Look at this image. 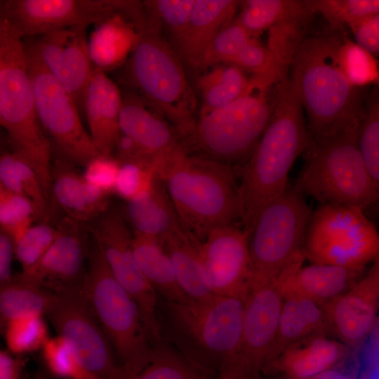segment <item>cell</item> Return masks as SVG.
I'll return each mask as SVG.
<instances>
[{
	"label": "cell",
	"mask_w": 379,
	"mask_h": 379,
	"mask_svg": "<svg viewBox=\"0 0 379 379\" xmlns=\"http://www.w3.org/2000/svg\"><path fill=\"white\" fill-rule=\"evenodd\" d=\"M310 143L300 98L287 77L277 84L273 114L254 151L245 164L234 168L240 225L247 237L261 211L286 190L290 169Z\"/></svg>",
	"instance_id": "6da1fadb"
},
{
	"label": "cell",
	"mask_w": 379,
	"mask_h": 379,
	"mask_svg": "<svg viewBox=\"0 0 379 379\" xmlns=\"http://www.w3.org/2000/svg\"><path fill=\"white\" fill-rule=\"evenodd\" d=\"M343 31L329 28L306 36L291 64L290 79L306 111L312 141L357 130L363 114L359 88L351 84L338 61Z\"/></svg>",
	"instance_id": "7a4b0ae2"
},
{
	"label": "cell",
	"mask_w": 379,
	"mask_h": 379,
	"mask_svg": "<svg viewBox=\"0 0 379 379\" xmlns=\"http://www.w3.org/2000/svg\"><path fill=\"white\" fill-rule=\"evenodd\" d=\"M160 178L182 227L199 241L214 230L240 225L239 181L234 167L185 153Z\"/></svg>",
	"instance_id": "3957f363"
},
{
	"label": "cell",
	"mask_w": 379,
	"mask_h": 379,
	"mask_svg": "<svg viewBox=\"0 0 379 379\" xmlns=\"http://www.w3.org/2000/svg\"><path fill=\"white\" fill-rule=\"evenodd\" d=\"M127 82L171 126L182 144L193 133L197 101L182 62L159 32L142 30L127 60Z\"/></svg>",
	"instance_id": "277c9868"
},
{
	"label": "cell",
	"mask_w": 379,
	"mask_h": 379,
	"mask_svg": "<svg viewBox=\"0 0 379 379\" xmlns=\"http://www.w3.org/2000/svg\"><path fill=\"white\" fill-rule=\"evenodd\" d=\"M91 237L80 291L110 343L125 379H129L150 362L154 346L136 302L114 278Z\"/></svg>",
	"instance_id": "5b68a950"
},
{
	"label": "cell",
	"mask_w": 379,
	"mask_h": 379,
	"mask_svg": "<svg viewBox=\"0 0 379 379\" xmlns=\"http://www.w3.org/2000/svg\"><path fill=\"white\" fill-rule=\"evenodd\" d=\"M0 119L12 152L35 171L49 201L52 149L36 114L24 43L8 27L0 46Z\"/></svg>",
	"instance_id": "8992f818"
},
{
	"label": "cell",
	"mask_w": 379,
	"mask_h": 379,
	"mask_svg": "<svg viewBox=\"0 0 379 379\" xmlns=\"http://www.w3.org/2000/svg\"><path fill=\"white\" fill-rule=\"evenodd\" d=\"M252 87L230 104L199 117L192 135L182 145L192 154L234 168L250 158L274 112L277 85L254 78Z\"/></svg>",
	"instance_id": "52a82bcc"
},
{
	"label": "cell",
	"mask_w": 379,
	"mask_h": 379,
	"mask_svg": "<svg viewBox=\"0 0 379 379\" xmlns=\"http://www.w3.org/2000/svg\"><path fill=\"white\" fill-rule=\"evenodd\" d=\"M244 299L213 294L202 300L167 302L172 331L186 346L185 358L208 377L225 366L238 351Z\"/></svg>",
	"instance_id": "ba28073f"
},
{
	"label": "cell",
	"mask_w": 379,
	"mask_h": 379,
	"mask_svg": "<svg viewBox=\"0 0 379 379\" xmlns=\"http://www.w3.org/2000/svg\"><path fill=\"white\" fill-rule=\"evenodd\" d=\"M357 131L330 139L311 140L294 190L311 196L321 204L364 210L377 202L379 186L370 177L358 149Z\"/></svg>",
	"instance_id": "9c48e42d"
},
{
	"label": "cell",
	"mask_w": 379,
	"mask_h": 379,
	"mask_svg": "<svg viewBox=\"0 0 379 379\" xmlns=\"http://www.w3.org/2000/svg\"><path fill=\"white\" fill-rule=\"evenodd\" d=\"M312 212L303 195L289 185L261 211L248 237L249 286L275 281L302 254Z\"/></svg>",
	"instance_id": "30bf717a"
},
{
	"label": "cell",
	"mask_w": 379,
	"mask_h": 379,
	"mask_svg": "<svg viewBox=\"0 0 379 379\" xmlns=\"http://www.w3.org/2000/svg\"><path fill=\"white\" fill-rule=\"evenodd\" d=\"M302 254L312 264L364 269L379 258V236L363 209L321 204L310 215Z\"/></svg>",
	"instance_id": "8fae6325"
},
{
	"label": "cell",
	"mask_w": 379,
	"mask_h": 379,
	"mask_svg": "<svg viewBox=\"0 0 379 379\" xmlns=\"http://www.w3.org/2000/svg\"><path fill=\"white\" fill-rule=\"evenodd\" d=\"M24 46L36 114L53 154L85 167L99 154L75 100L44 66L31 42Z\"/></svg>",
	"instance_id": "7c38bea8"
},
{
	"label": "cell",
	"mask_w": 379,
	"mask_h": 379,
	"mask_svg": "<svg viewBox=\"0 0 379 379\" xmlns=\"http://www.w3.org/2000/svg\"><path fill=\"white\" fill-rule=\"evenodd\" d=\"M11 32L20 39L97 25L121 13L138 22L142 4L128 0H10L1 6Z\"/></svg>",
	"instance_id": "4fadbf2b"
},
{
	"label": "cell",
	"mask_w": 379,
	"mask_h": 379,
	"mask_svg": "<svg viewBox=\"0 0 379 379\" xmlns=\"http://www.w3.org/2000/svg\"><path fill=\"white\" fill-rule=\"evenodd\" d=\"M51 291L53 297L45 316L82 366L100 379H125L112 345L80 287Z\"/></svg>",
	"instance_id": "5bb4252c"
},
{
	"label": "cell",
	"mask_w": 379,
	"mask_h": 379,
	"mask_svg": "<svg viewBox=\"0 0 379 379\" xmlns=\"http://www.w3.org/2000/svg\"><path fill=\"white\" fill-rule=\"evenodd\" d=\"M88 227L112 274L136 302L151 343L161 342L163 338L156 314L157 293L137 266L132 246L133 233L123 208L109 206Z\"/></svg>",
	"instance_id": "9a60e30c"
},
{
	"label": "cell",
	"mask_w": 379,
	"mask_h": 379,
	"mask_svg": "<svg viewBox=\"0 0 379 379\" xmlns=\"http://www.w3.org/2000/svg\"><path fill=\"white\" fill-rule=\"evenodd\" d=\"M119 129L114 158L146 167L159 178L187 153L167 121L138 97L123 98Z\"/></svg>",
	"instance_id": "2e32d148"
},
{
	"label": "cell",
	"mask_w": 379,
	"mask_h": 379,
	"mask_svg": "<svg viewBox=\"0 0 379 379\" xmlns=\"http://www.w3.org/2000/svg\"><path fill=\"white\" fill-rule=\"evenodd\" d=\"M283 298L276 281L251 285L244 300L240 345L222 368L245 377L256 375L267 364L277 332Z\"/></svg>",
	"instance_id": "e0dca14e"
},
{
	"label": "cell",
	"mask_w": 379,
	"mask_h": 379,
	"mask_svg": "<svg viewBox=\"0 0 379 379\" xmlns=\"http://www.w3.org/2000/svg\"><path fill=\"white\" fill-rule=\"evenodd\" d=\"M56 237L39 261L16 275L49 291L80 287L86 270L90 246L88 224L62 218Z\"/></svg>",
	"instance_id": "ac0fdd59"
},
{
	"label": "cell",
	"mask_w": 379,
	"mask_h": 379,
	"mask_svg": "<svg viewBox=\"0 0 379 379\" xmlns=\"http://www.w3.org/2000/svg\"><path fill=\"white\" fill-rule=\"evenodd\" d=\"M200 254L214 294L246 298L249 289L248 237L240 225L211 231L200 244Z\"/></svg>",
	"instance_id": "d6986e66"
},
{
	"label": "cell",
	"mask_w": 379,
	"mask_h": 379,
	"mask_svg": "<svg viewBox=\"0 0 379 379\" xmlns=\"http://www.w3.org/2000/svg\"><path fill=\"white\" fill-rule=\"evenodd\" d=\"M379 305V258L365 277L321 307L328 330L347 347L359 345L371 331Z\"/></svg>",
	"instance_id": "ffe728a7"
},
{
	"label": "cell",
	"mask_w": 379,
	"mask_h": 379,
	"mask_svg": "<svg viewBox=\"0 0 379 379\" xmlns=\"http://www.w3.org/2000/svg\"><path fill=\"white\" fill-rule=\"evenodd\" d=\"M304 259L300 255L277 279L283 300L305 298L321 307L346 291L364 270L319 264L302 267Z\"/></svg>",
	"instance_id": "44dd1931"
},
{
	"label": "cell",
	"mask_w": 379,
	"mask_h": 379,
	"mask_svg": "<svg viewBox=\"0 0 379 379\" xmlns=\"http://www.w3.org/2000/svg\"><path fill=\"white\" fill-rule=\"evenodd\" d=\"M109 196L88 184L73 164L52 159L50 208L54 204L64 217L89 224L108 208Z\"/></svg>",
	"instance_id": "7402d4cb"
},
{
	"label": "cell",
	"mask_w": 379,
	"mask_h": 379,
	"mask_svg": "<svg viewBox=\"0 0 379 379\" xmlns=\"http://www.w3.org/2000/svg\"><path fill=\"white\" fill-rule=\"evenodd\" d=\"M122 102L116 84L105 72L95 68L84 94L83 107L88 133L100 156L114 157L121 136L119 117Z\"/></svg>",
	"instance_id": "603a6c76"
},
{
	"label": "cell",
	"mask_w": 379,
	"mask_h": 379,
	"mask_svg": "<svg viewBox=\"0 0 379 379\" xmlns=\"http://www.w3.org/2000/svg\"><path fill=\"white\" fill-rule=\"evenodd\" d=\"M240 1L195 0L187 29L174 51L193 69H200L208 46L234 17Z\"/></svg>",
	"instance_id": "cb8c5ba5"
},
{
	"label": "cell",
	"mask_w": 379,
	"mask_h": 379,
	"mask_svg": "<svg viewBox=\"0 0 379 379\" xmlns=\"http://www.w3.org/2000/svg\"><path fill=\"white\" fill-rule=\"evenodd\" d=\"M347 353L349 347L341 342L313 333L289 346L268 364L288 379H308L332 368Z\"/></svg>",
	"instance_id": "d4e9b609"
},
{
	"label": "cell",
	"mask_w": 379,
	"mask_h": 379,
	"mask_svg": "<svg viewBox=\"0 0 379 379\" xmlns=\"http://www.w3.org/2000/svg\"><path fill=\"white\" fill-rule=\"evenodd\" d=\"M123 211L133 232L154 237L160 242L183 229L159 177L149 190L126 201Z\"/></svg>",
	"instance_id": "484cf974"
},
{
	"label": "cell",
	"mask_w": 379,
	"mask_h": 379,
	"mask_svg": "<svg viewBox=\"0 0 379 379\" xmlns=\"http://www.w3.org/2000/svg\"><path fill=\"white\" fill-rule=\"evenodd\" d=\"M86 29L75 27L67 29L53 52L49 71L62 84L79 108L83 107L84 94L95 69L88 53Z\"/></svg>",
	"instance_id": "4316f807"
},
{
	"label": "cell",
	"mask_w": 379,
	"mask_h": 379,
	"mask_svg": "<svg viewBox=\"0 0 379 379\" xmlns=\"http://www.w3.org/2000/svg\"><path fill=\"white\" fill-rule=\"evenodd\" d=\"M140 32L135 21L121 13L97 24L88 39V53L94 67L105 72L126 62Z\"/></svg>",
	"instance_id": "83f0119b"
},
{
	"label": "cell",
	"mask_w": 379,
	"mask_h": 379,
	"mask_svg": "<svg viewBox=\"0 0 379 379\" xmlns=\"http://www.w3.org/2000/svg\"><path fill=\"white\" fill-rule=\"evenodd\" d=\"M161 244L171 260L178 284L187 298L202 300L214 294L201 258V241L182 229Z\"/></svg>",
	"instance_id": "f1b7e54d"
},
{
	"label": "cell",
	"mask_w": 379,
	"mask_h": 379,
	"mask_svg": "<svg viewBox=\"0 0 379 379\" xmlns=\"http://www.w3.org/2000/svg\"><path fill=\"white\" fill-rule=\"evenodd\" d=\"M317 13L311 0H285L283 8L267 28V48L285 69L291 66Z\"/></svg>",
	"instance_id": "f546056e"
},
{
	"label": "cell",
	"mask_w": 379,
	"mask_h": 379,
	"mask_svg": "<svg viewBox=\"0 0 379 379\" xmlns=\"http://www.w3.org/2000/svg\"><path fill=\"white\" fill-rule=\"evenodd\" d=\"M328 330L325 314L317 304L305 298L284 300L265 366L293 343Z\"/></svg>",
	"instance_id": "4dcf8cb0"
},
{
	"label": "cell",
	"mask_w": 379,
	"mask_h": 379,
	"mask_svg": "<svg viewBox=\"0 0 379 379\" xmlns=\"http://www.w3.org/2000/svg\"><path fill=\"white\" fill-rule=\"evenodd\" d=\"M133 233V252L140 272L167 302L190 300L180 288L171 260L161 242L156 238Z\"/></svg>",
	"instance_id": "1f68e13d"
},
{
	"label": "cell",
	"mask_w": 379,
	"mask_h": 379,
	"mask_svg": "<svg viewBox=\"0 0 379 379\" xmlns=\"http://www.w3.org/2000/svg\"><path fill=\"white\" fill-rule=\"evenodd\" d=\"M253 84V77L248 78L234 65H215L197 81L202 99L199 117L230 104L246 93Z\"/></svg>",
	"instance_id": "d6a6232c"
},
{
	"label": "cell",
	"mask_w": 379,
	"mask_h": 379,
	"mask_svg": "<svg viewBox=\"0 0 379 379\" xmlns=\"http://www.w3.org/2000/svg\"><path fill=\"white\" fill-rule=\"evenodd\" d=\"M53 293L30 284L14 274L12 279L0 284V332L13 319L34 316H45Z\"/></svg>",
	"instance_id": "836d02e7"
},
{
	"label": "cell",
	"mask_w": 379,
	"mask_h": 379,
	"mask_svg": "<svg viewBox=\"0 0 379 379\" xmlns=\"http://www.w3.org/2000/svg\"><path fill=\"white\" fill-rule=\"evenodd\" d=\"M0 182L8 191L31 201L36 220L47 222L50 204L39 178L30 166L12 152L0 153Z\"/></svg>",
	"instance_id": "e575fe53"
},
{
	"label": "cell",
	"mask_w": 379,
	"mask_h": 379,
	"mask_svg": "<svg viewBox=\"0 0 379 379\" xmlns=\"http://www.w3.org/2000/svg\"><path fill=\"white\" fill-rule=\"evenodd\" d=\"M154 346L150 362L129 379H208L182 354L161 340Z\"/></svg>",
	"instance_id": "d590c367"
},
{
	"label": "cell",
	"mask_w": 379,
	"mask_h": 379,
	"mask_svg": "<svg viewBox=\"0 0 379 379\" xmlns=\"http://www.w3.org/2000/svg\"><path fill=\"white\" fill-rule=\"evenodd\" d=\"M356 142L368 173L379 186V98L375 89L364 107Z\"/></svg>",
	"instance_id": "8d00e7d4"
},
{
	"label": "cell",
	"mask_w": 379,
	"mask_h": 379,
	"mask_svg": "<svg viewBox=\"0 0 379 379\" xmlns=\"http://www.w3.org/2000/svg\"><path fill=\"white\" fill-rule=\"evenodd\" d=\"M195 0H150L142 5L145 13L152 16L148 26L156 20L167 33L174 49L188 25Z\"/></svg>",
	"instance_id": "74e56055"
},
{
	"label": "cell",
	"mask_w": 379,
	"mask_h": 379,
	"mask_svg": "<svg viewBox=\"0 0 379 379\" xmlns=\"http://www.w3.org/2000/svg\"><path fill=\"white\" fill-rule=\"evenodd\" d=\"M44 317L18 318L6 324L1 333L10 352L21 355L41 350L50 338Z\"/></svg>",
	"instance_id": "f35d334b"
},
{
	"label": "cell",
	"mask_w": 379,
	"mask_h": 379,
	"mask_svg": "<svg viewBox=\"0 0 379 379\" xmlns=\"http://www.w3.org/2000/svg\"><path fill=\"white\" fill-rule=\"evenodd\" d=\"M227 64L270 84H277L288 77L287 69L258 39L252 38Z\"/></svg>",
	"instance_id": "ab89813d"
},
{
	"label": "cell",
	"mask_w": 379,
	"mask_h": 379,
	"mask_svg": "<svg viewBox=\"0 0 379 379\" xmlns=\"http://www.w3.org/2000/svg\"><path fill=\"white\" fill-rule=\"evenodd\" d=\"M337 58L341 69L353 86L359 88L378 81L375 58L344 34L338 46Z\"/></svg>",
	"instance_id": "60d3db41"
},
{
	"label": "cell",
	"mask_w": 379,
	"mask_h": 379,
	"mask_svg": "<svg viewBox=\"0 0 379 379\" xmlns=\"http://www.w3.org/2000/svg\"><path fill=\"white\" fill-rule=\"evenodd\" d=\"M311 3L335 30H343L345 25L362 17L379 13L378 0H311Z\"/></svg>",
	"instance_id": "b9f144b4"
},
{
	"label": "cell",
	"mask_w": 379,
	"mask_h": 379,
	"mask_svg": "<svg viewBox=\"0 0 379 379\" xmlns=\"http://www.w3.org/2000/svg\"><path fill=\"white\" fill-rule=\"evenodd\" d=\"M252 39L236 18L224 27L205 51L200 69L227 64Z\"/></svg>",
	"instance_id": "7bdbcfd3"
},
{
	"label": "cell",
	"mask_w": 379,
	"mask_h": 379,
	"mask_svg": "<svg viewBox=\"0 0 379 379\" xmlns=\"http://www.w3.org/2000/svg\"><path fill=\"white\" fill-rule=\"evenodd\" d=\"M49 372L62 379H100L86 370L59 336L49 338L41 348Z\"/></svg>",
	"instance_id": "ee69618b"
},
{
	"label": "cell",
	"mask_w": 379,
	"mask_h": 379,
	"mask_svg": "<svg viewBox=\"0 0 379 379\" xmlns=\"http://www.w3.org/2000/svg\"><path fill=\"white\" fill-rule=\"evenodd\" d=\"M57 234L56 226L46 222L29 227L14 243L15 257L25 271L36 265L48 249Z\"/></svg>",
	"instance_id": "f6af8a7d"
},
{
	"label": "cell",
	"mask_w": 379,
	"mask_h": 379,
	"mask_svg": "<svg viewBox=\"0 0 379 379\" xmlns=\"http://www.w3.org/2000/svg\"><path fill=\"white\" fill-rule=\"evenodd\" d=\"M36 215L31 201L7 190L0 199V228L15 243L32 225Z\"/></svg>",
	"instance_id": "bcb514c9"
},
{
	"label": "cell",
	"mask_w": 379,
	"mask_h": 379,
	"mask_svg": "<svg viewBox=\"0 0 379 379\" xmlns=\"http://www.w3.org/2000/svg\"><path fill=\"white\" fill-rule=\"evenodd\" d=\"M285 0H246L240 1L242 9L236 18L254 39L267 29L281 11Z\"/></svg>",
	"instance_id": "7dc6e473"
},
{
	"label": "cell",
	"mask_w": 379,
	"mask_h": 379,
	"mask_svg": "<svg viewBox=\"0 0 379 379\" xmlns=\"http://www.w3.org/2000/svg\"><path fill=\"white\" fill-rule=\"evenodd\" d=\"M157 177L154 172L141 165L120 163L114 193L125 201L133 199L149 190Z\"/></svg>",
	"instance_id": "c3c4849f"
},
{
	"label": "cell",
	"mask_w": 379,
	"mask_h": 379,
	"mask_svg": "<svg viewBox=\"0 0 379 379\" xmlns=\"http://www.w3.org/2000/svg\"><path fill=\"white\" fill-rule=\"evenodd\" d=\"M120 163L114 157L98 156L86 166L83 175L91 185L110 195L114 187Z\"/></svg>",
	"instance_id": "681fc988"
},
{
	"label": "cell",
	"mask_w": 379,
	"mask_h": 379,
	"mask_svg": "<svg viewBox=\"0 0 379 379\" xmlns=\"http://www.w3.org/2000/svg\"><path fill=\"white\" fill-rule=\"evenodd\" d=\"M355 44L375 58L379 53V13L357 19L347 25Z\"/></svg>",
	"instance_id": "f907efd6"
},
{
	"label": "cell",
	"mask_w": 379,
	"mask_h": 379,
	"mask_svg": "<svg viewBox=\"0 0 379 379\" xmlns=\"http://www.w3.org/2000/svg\"><path fill=\"white\" fill-rule=\"evenodd\" d=\"M13 256L14 241L8 233L0 228V284L11 281L14 275L11 268Z\"/></svg>",
	"instance_id": "816d5d0a"
},
{
	"label": "cell",
	"mask_w": 379,
	"mask_h": 379,
	"mask_svg": "<svg viewBox=\"0 0 379 379\" xmlns=\"http://www.w3.org/2000/svg\"><path fill=\"white\" fill-rule=\"evenodd\" d=\"M22 373L21 361L0 349V379H21Z\"/></svg>",
	"instance_id": "f5cc1de1"
},
{
	"label": "cell",
	"mask_w": 379,
	"mask_h": 379,
	"mask_svg": "<svg viewBox=\"0 0 379 379\" xmlns=\"http://www.w3.org/2000/svg\"><path fill=\"white\" fill-rule=\"evenodd\" d=\"M308 379H351L344 373L332 368L326 370Z\"/></svg>",
	"instance_id": "db71d44e"
},
{
	"label": "cell",
	"mask_w": 379,
	"mask_h": 379,
	"mask_svg": "<svg viewBox=\"0 0 379 379\" xmlns=\"http://www.w3.org/2000/svg\"><path fill=\"white\" fill-rule=\"evenodd\" d=\"M249 378L241 375L230 371H221L217 379H248Z\"/></svg>",
	"instance_id": "11a10c76"
},
{
	"label": "cell",
	"mask_w": 379,
	"mask_h": 379,
	"mask_svg": "<svg viewBox=\"0 0 379 379\" xmlns=\"http://www.w3.org/2000/svg\"><path fill=\"white\" fill-rule=\"evenodd\" d=\"M8 32V26L0 6V46Z\"/></svg>",
	"instance_id": "9f6ffc18"
},
{
	"label": "cell",
	"mask_w": 379,
	"mask_h": 379,
	"mask_svg": "<svg viewBox=\"0 0 379 379\" xmlns=\"http://www.w3.org/2000/svg\"><path fill=\"white\" fill-rule=\"evenodd\" d=\"M6 191L7 190L2 185L0 182V199L4 196Z\"/></svg>",
	"instance_id": "6f0895ef"
},
{
	"label": "cell",
	"mask_w": 379,
	"mask_h": 379,
	"mask_svg": "<svg viewBox=\"0 0 379 379\" xmlns=\"http://www.w3.org/2000/svg\"><path fill=\"white\" fill-rule=\"evenodd\" d=\"M34 379H48V377L44 373H39Z\"/></svg>",
	"instance_id": "680465c9"
},
{
	"label": "cell",
	"mask_w": 379,
	"mask_h": 379,
	"mask_svg": "<svg viewBox=\"0 0 379 379\" xmlns=\"http://www.w3.org/2000/svg\"><path fill=\"white\" fill-rule=\"evenodd\" d=\"M2 126V124H1V119H0V126Z\"/></svg>",
	"instance_id": "91938a15"
}]
</instances>
